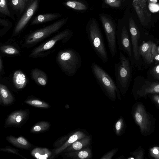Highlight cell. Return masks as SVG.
I'll list each match as a JSON object with an SVG mask.
<instances>
[{
  "instance_id": "cell-1",
  "label": "cell",
  "mask_w": 159,
  "mask_h": 159,
  "mask_svg": "<svg viewBox=\"0 0 159 159\" xmlns=\"http://www.w3.org/2000/svg\"><path fill=\"white\" fill-rule=\"evenodd\" d=\"M56 60L62 71L70 76H72L76 73L81 66L82 61L80 54L72 49L60 51Z\"/></svg>"
},
{
  "instance_id": "cell-2",
  "label": "cell",
  "mask_w": 159,
  "mask_h": 159,
  "mask_svg": "<svg viewBox=\"0 0 159 159\" xmlns=\"http://www.w3.org/2000/svg\"><path fill=\"white\" fill-rule=\"evenodd\" d=\"M88 36L91 46L100 60L103 63L108 61L104 41L98 24L91 21L87 28Z\"/></svg>"
},
{
  "instance_id": "cell-3",
  "label": "cell",
  "mask_w": 159,
  "mask_h": 159,
  "mask_svg": "<svg viewBox=\"0 0 159 159\" xmlns=\"http://www.w3.org/2000/svg\"><path fill=\"white\" fill-rule=\"evenodd\" d=\"M114 74L118 86L122 89L128 86L131 77V68L129 59L121 51L119 53V61L114 63Z\"/></svg>"
},
{
  "instance_id": "cell-4",
  "label": "cell",
  "mask_w": 159,
  "mask_h": 159,
  "mask_svg": "<svg viewBox=\"0 0 159 159\" xmlns=\"http://www.w3.org/2000/svg\"><path fill=\"white\" fill-rule=\"evenodd\" d=\"M67 18L61 19L44 28L35 31L25 38L24 46L27 47L33 46L37 43L58 30L65 23Z\"/></svg>"
},
{
  "instance_id": "cell-5",
  "label": "cell",
  "mask_w": 159,
  "mask_h": 159,
  "mask_svg": "<svg viewBox=\"0 0 159 159\" xmlns=\"http://www.w3.org/2000/svg\"><path fill=\"white\" fill-rule=\"evenodd\" d=\"M72 34V32L70 30H64L34 48L30 54V57L37 58L45 56V53H47V51L58 42L61 41L63 43H66L71 37Z\"/></svg>"
},
{
  "instance_id": "cell-6",
  "label": "cell",
  "mask_w": 159,
  "mask_h": 159,
  "mask_svg": "<svg viewBox=\"0 0 159 159\" xmlns=\"http://www.w3.org/2000/svg\"><path fill=\"white\" fill-rule=\"evenodd\" d=\"M91 68L94 76L99 84L110 93H114L117 90L115 81L101 66L93 62Z\"/></svg>"
},
{
  "instance_id": "cell-7",
  "label": "cell",
  "mask_w": 159,
  "mask_h": 159,
  "mask_svg": "<svg viewBox=\"0 0 159 159\" xmlns=\"http://www.w3.org/2000/svg\"><path fill=\"white\" fill-rule=\"evenodd\" d=\"M104 30L110 52L112 57H115L117 53V34L115 27L112 21L105 16L100 15Z\"/></svg>"
},
{
  "instance_id": "cell-8",
  "label": "cell",
  "mask_w": 159,
  "mask_h": 159,
  "mask_svg": "<svg viewBox=\"0 0 159 159\" xmlns=\"http://www.w3.org/2000/svg\"><path fill=\"white\" fill-rule=\"evenodd\" d=\"M134 117L136 122L139 126L142 133L149 131L151 122L143 106L139 104L136 107Z\"/></svg>"
},
{
  "instance_id": "cell-9",
  "label": "cell",
  "mask_w": 159,
  "mask_h": 159,
  "mask_svg": "<svg viewBox=\"0 0 159 159\" xmlns=\"http://www.w3.org/2000/svg\"><path fill=\"white\" fill-rule=\"evenodd\" d=\"M38 5V0H34L28 7L17 24L14 30L15 35L18 34L25 27L35 12Z\"/></svg>"
},
{
  "instance_id": "cell-10",
  "label": "cell",
  "mask_w": 159,
  "mask_h": 159,
  "mask_svg": "<svg viewBox=\"0 0 159 159\" xmlns=\"http://www.w3.org/2000/svg\"><path fill=\"white\" fill-rule=\"evenodd\" d=\"M117 42L119 49L127 53L130 57L132 56L131 46L128 33L125 26H123L117 34Z\"/></svg>"
},
{
  "instance_id": "cell-11",
  "label": "cell",
  "mask_w": 159,
  "mask_h": 159,
  "mask_svg": "<svg viewBox=\"0 0 159 159\" xmlns=\"http://www.w3.org/2000/svg\"><path fill=\"white\" fill-rule=\"evenodd\" d=\"M129 27L134 57L135 59L138 60L139 57L138 41L139 38L140 34L134 22L131 18H129Z\"/></svg>"
},
{
  "instance_id": "cell-12",
  "label": "cell",
  "mask_w": 159,
  "mask_h": 159,
  "mask_svg": "<svg viewBox=\"0 0 159 159\" xmlns=\"http://www.w3.org/2000/svg\"><path fill=\"white\" fill-rule=\"evenodd\" d=\"M26 112L24 111H15L11 114L7 118L6 123L7 125H18L26 118Z\"/></svg>"
},
{
  "instance_id": "cell-13",
  "label": "cell",
  "mask_w": 159,
  "mask_h": 159,
  "mask_svg": "<svg viewBox=\"0 0 159 159\" xmlns=\"http://www.w3.org/2000/svg\"><path fill=\"white\" fill-rule=\"evenodd\" d=\"M153 43L149 41L143 43L139 49V52L144 59L148 63H152L153 61L151 53V49Z\"/></svg>"
},
{
  "instance_id": "cell-14",
  "label": "cell",
  "mask_w": 159,
  "mask_h": 159,
  "mask_svg": "<svg viewBox=\"0 0 159 159\" xmlns=\"http://www.w3.org/2000/svg\"><path fill=\"white\" fill-rule=\"evenodd\" d=\"M33 79L38 84L45 85L48 82V78L46 74L42 70L39 69H34L31 71Z\"/></svg>"
},
{
  "instance_id": "cell-15",
  "label": "cell",
  "mask_w": 159,
  "mask_h": 159,
  "mask_svg": "<svg viewBox=\"0 0 159 159\" xmlns=\"http://www.w3.org/2000/svg\"><path fill=\"white\" fill-rule=\"evenodd\" d=\"M27 80L25 75L21 70H17L14 73L13 82L16 88L20 89L24 88Z\"/></svg>"
},
{
  "instance_id": "cell-16",
  "label": "cell",
  "mask_w": 159,
  "mask_h": 159,
  "mask_svg": "<svg viewBox=\"0 0 159 159\" xmlns=\"http://www.w3.org/2000/svg\"><path fill=\"white\" fill-rule=\"evenodd\" d=\"M0 100L4 105L11 103L13 101V97L7 87L2 84H0Z\"/></svg>"
},
{
  "instance_id": "cell-17",
  "label": "cell",
  "mask_w": 159,
  "mask_h": 159,
  "mask_svg": "<svg viewBox=\"0 0 159 159\" xmlns=\"http://www.w3.org/2000/svg\"><path fill=\"white\" fill-rule=\"evenodd\" d=\"M7 139L15 146L23 149H28L30 145L28 142L22 137H15L10 136L7 138Z\"/></svg>"
},
{
  "instance_id": "cell-18",
  "label": "cell",
  "mask_w": 159,
  "mask_h": 159,
  "mask_svg": "<svg viewBox=\"0 0 159 159\" xmlns=\"http://www.w3.org/2000/svg\"><path fill=\"white\" fill-rule=\"evenodd\" d=\"M140 96H145L149 93H159V84H152L143 86L137 91Z\"/></svg>"
},
{
  "instance_id": "cell-19",
  "label": "cell",
  "mask_w": 159,
  "mask_h": 159,
  "mask_svg": "<svg viewBox=\"0 0 159 159\" xmlns=\"http://www.w3.org/2000/svg\"><path fill=\"white\" fill-rule=\"evenodd\" d=\"M31 155L38 159H47L50 157L52 152L47 148H37L31 152Z\"/></svg>"
},
{
  "instance_id": "cell-20",
  "label": "cell",
  "mask_w": 159,
  "mask_h": 159,
  "mask_svg": "<svg viewBox=\"0 0 159 159\" xmlns=\"http://www.w3.org/2000/svg\"><path fill=\"white\" fill-rule=\"evenodd\" d=\"M58 15L55 14L40 15L37 16L32 22V24L45 22L57 18Z\"/></svg>"
},
{
  "instance_id": "cell-21",
  "label": "cell",
  "mask_w": 159,
  "mask_h": 159,
  "mask_svg": "<svg viewBox=\"0 0 159 159\" xmlns=\"http://www.w3.org/2000/svg\"><path fill=\"white\" fill-rule=\"evenodd\" d=\"M1 52L5 54L15 56L20 53V51L16 48L11 45H4L1 46Z\"/></svg>"
},
{
  "instance_id": "cell-22",
  "label": "cell",
  "mask_w": 159,
  "mask_h": 159,
  "mask_svg": "<svg viewBox=\"0 0 159 159\" xmlns=\"http://www.w3.org/2000/svg\"><path fill=\"white\" fill-rule=\"evenodd\" d=\"M29 0H11V4L14 9L21 13L24 11Z\"/></svg>"
},
{
  "instance_id": "cell-23",
  "label": "cell",
  "mask_w": 159,
  "mask_h": 159,
  "mask_svg": "<svg viewBox=\"0 0 159 159\" xmlns=\"http://www.w3.org/2000/svg\"><path fill=\"white\" fill-rule=\"evenodd\" d=\"M49 123L47 121H41L35 124L31 129L32 133L42 132L48 129L50 127Z\"/></svg>"
},
{
  "instance_id": "cell-24",
  "label": "cell",
  "mask_w": 159,
  "mask_h": 159,
  "mask_svg": "<svg viewBox=\"0 0 159 159\" xmlns=\"http://www.w3.org/2000/svg\"><path fill=\"white\" fill-rule=\"evenodd\" d=\"M66 5L71 8L77 10H84L87 9V7L83 3L77 1H69Z\"/></svg>"
},
{
  "instance_id": "cell-25",
  "label": "cell",
  "mask_w": 159,
  "mask_h": 159,
  "mask_svg": "<svg viewBox=\"0 0 159 159\" xmlns=\"http://www.w3.org/2000/svg\"><path fill=\"white\" fill-rule=\"evenodd\" d=\"M25 102L30 105L38 107L47 108L49 107L46 102L38 99H31L26 100Z\"/></svg>"
},
{
  "instance_id": "cell-26",
  "label": "cell",
  "mask_w": 159,
  "mask_h": 159,
  "mask_svg": "<svg viewBox=\"0 0 159 159\" xmlns=\"http://www.w3.org/2000/svg\"><path fill=\"white\" fill-rule=\"evenodd\" d=\"M0 12L6 15L10 16V13L8 9L6 0H0Z\"/></svg>"
},
{
  "instance_id": "cell-27",
  "label": "cell",
  "mask_w": 159,
  "mask_h": 159,
  "mask_svg": "<svg viewBox=\"0 0 159 159\" xmlns=\"http://www.w3.org/2000/svg\"><path fill=\"white\" fill-rule=\"evenodd\" d=\"M151 53L153 60L159 61V53L156 44L153 43L151 49Z\"/></svg>"
},
{
  "instance_id": "cell-28",
  "label": "cell",
  "mask_w": 159,
  "mask_h": 159,
  "mask_svg": "<svg viewBox=\"0 0 159 159\" xmlns=\"http://www.w3.org/2000/svg\"><path fill=\"white\" fill-rule=\"evenodd\" d=\"M104 2L111 7H118L120 5L121 0H104Z\"/></svg>"
},
{
  "instance_id": "cell-29",
  "label": "cell",
  "mask_w": 159,
  "mask_h": 159,
  "mask_svg": "<svg viewBox=\"0 0 159 159\" xmlns=\"http://www.w3.org/2000/svg\"><path fill=\"white\" fill-rule=\"evenodd\" d=\"M151 156L155 159H159V147L155 146L150 150Z\"/></svg>"
},
{
  "instance_id": "cell-30",
  "label": "cell",
  "mask_w": 159,
  "mask_h": 159,
  "mask_svg": "<svg viewBox=\"0 0 159 159\" xmlns=\"http://www.w3.org/2000/svg\"><path fill=\"white\" fill-rule=\"evenodd\" d=\"M149 7L150 10L152 12L157 11L159 10V6L153 3L150 4Z\"/></svg>"
},
{
  "instance_id": "cell-31",
  "label": "cell",
  "mask_w": 159,
  "mask_h": 159,
  "mask_svg": "<svg viewBox=\"0 0 159 159\" xmlns=\"http://www.w3.org/2000/svg\"><path fill=\"white\" fill-rule=\"evenodd\" d=\"M144 152L142 150H140L138 152L134 153V156L135 159H142L143 158Z\"/></svg>"
},
{
  "instance_id": "cell-32",
  "label": "cell",
  "mask_w": 159,
  "mask_h": 159,
  "mask_svg": "<svg viewBox=\"0 0 159 159\" xmlns=\"http://www.w3.org/2000/svg\"><path fill=\"white\" fill-rule=\"evenodd\" d=\"M73 148L76 150H78L81 149L82 147V145L79 142H76L72 144Z\"/></svg>"
},
{
  "instance_id": "cell-33",
  "label": "cell",
  "mask_w": 159,
  "mask_h": 159,
  "mask_svg": "<svg viewBox=\"0 0 159 159\" xmlns=\"http://www.w3.org/2000/svg\"><path fill=\"white\" fill-rule=\"evenodd\" d=\"M88 155V153L85 151H81L78 154L79 157L81 159H84L87 157Z\"/></svg>"
},
{
  "instance_id": "cell-34",
  "label": "cell",
  "mask_w": 159,
  "mask_h": 159,
  "mask_svg": "<svg viewBox=\"0 0 159 159\" xmlns=\"http://www.w3.org/2000/svg\"><path fill=\"white\" fill-rule=\"evenodd\" d=\"M0 150L2 151L13 153L20 155L18 153L17 151L14 149L7 148L1 149Z\"/></svg>"
},
{
  "instance_id": "cell-35",
  "label": "cell",
  "mask_w": 159,
  "mask_h": 159,
  "mask_svg": "<svg viewBox=\"0 0 159 159\" xmlns=\"http://www.w3.org/2000/svg\"><path fill=\"white\" fill-rule=\"evenodd\" d=\"M154 100L159 105V95H155L153 96Z\"/></svg>"
},
{
  "instance_id": "cell-36",
  "label": "cell",
  "mask_w": 159,
  "mask_h": 159,
  "mask_svg": "<svg viewBox=\"0 0 159 159\" xmlns=\"http://www.w3.org/2000/svg\"><path fill=\"white\" fill-rule=\"evenodd\" d=\"M153 71L156 74L159 75V65L154 68Z\"/></svg>"
},
{
  "instance_id": "cell-37",
  "label": "cell",
  "mask_w": 159,
  "mask_h": 159,
  "mask_svg": "<svg viewBox=\"0 0 159 159\" xmlns=\"http://www.w3.org/2000/svg\"><path fill=\"white\" fill-rule=\"evenodd\" d=\"M121 123L120 121H118L116 125V128L117 130H119L121 128Z\"/></svg>"
},
{
  "instance_id": "cell-38",
  "label": "cell",
  "mask_w": 159,
  "mask_h": 159,
  "mask_svg": "<svg viewBox=\"0 0 159 159\" xmlns=\"http://www.w3.org/2000/svg\"><path fill=\"white\" fill-rule=\"evenodd\" d=\"M3 69V63L2 61V58L0 56V73L2 71Z\"/></svg>"
},
{
  "instance_id": "cell-39",
  "label": "cell",
  "mask_w": 159,
  "mask_h": 159,
  "mask_svg": "<svg viewBox=\"0 0 159 159\" xmlns=\"http://www.w3.org/2000/svg\"><path fill=\"white\" fill-rule=\"evenodd\" d=\"M151 1H154V2H157V0H150Z\"/></svg>"
},
{
  "instance_id": "cell-40",
  "label": "cell",
  "mask_w": 159,
  "mask_h": 159,
  "mask_svg": "<svg viewBox=\"0 0 159 159\" xmlns=\"http://www.w3.org/2000/svg\"><path fill=\"white\" fill-rule=\"evenodd\" d=\"M157 50H158V52L159 53V47H158V48H157Z\"/></svg>"
},
{
  "instance_id": "cell-41",
  "label": "cell",
  "mask_w": 159,
  "mask_h": 159,
  "mask_svg": "<svg viewBox=\"0 0 159 159\" xmlns=\"http://www.w3.org/2000/svg\"><path fill=\"white\" fill-rule=\"evenodd\" d=\"M158 77L159 79V75H158Z\"/></svg>"
},
{
  "instance_id": "cell-42",
  "label": "cell",
  "mask_w": 159,
  "mask_h": 159,
  "mask_svg": "<svg viewBox=\"0 0 159 159\" xmlns=\"http://www.w3.org/2000/svg\"><path fill=\"white\" fill-rule=\"evenodd\" d=\"M136 0H134L133 1H136Z\"/></svg>"
}]
</instances>
